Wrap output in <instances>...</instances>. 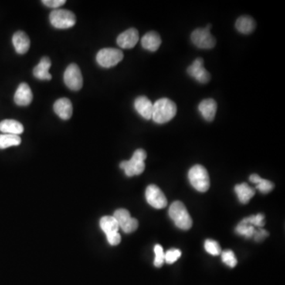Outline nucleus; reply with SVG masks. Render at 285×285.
Listing matches in <instances>:
<instances>
[{"label":"nucleus","mask_w":285,"mask_h":285,"mask_svg":"<svg viewBox=\"0 0 285 285\" xmlns=\"http://www.w3.org/2000/svg\"><path fill=\"white\" fill-rule=\"evenodd\" d=\"M235 191L239 201L244 205L248 204L255 194V188L249 186L247 183H242L239 185H235Z\"/></svg>","instance_id":"obj_21"},{"label":"nucleus","mask_w":285,"mask_h":285,"mask_svg":"<svg viewBox=\"0 0 285 285\" xmlns=\"http://www.w3.org/2000/svg\"><path fill=\"white\" fill-rule=\"evenodd\" d=\"M106 238H107L108 242L112 246H117L121 241V237H120V235L119 233L110 235V236L106 237Z\"/></svg>","instance_id":"obj_34"},{"label":"nucleus","mask_w":285,"mask_h":285,"mask_svg":"<svg viewBox=\"0 0 285 285\" xmlns=\"http://www.w3.org/2000/svg\"><path fill=\"white\" fill-rule=\"evenodd\" d=\"M169 215L176 226L180 229L187 231L193 226V219L182 202L174 201L169 208Z\"/></svg>","instance_id":"obj_2"},{"label":"nucleus","mask_w":285,"mask_h":285,"mask_svg":"<svg viewBox=\"0 0 285 285\" xmlns=\"http://www.w3.org/2000/svg\"><path fill=\"white\" fill-rule=\"evenodd\" d=\"M205 250L210 255L218 256L221 254V248L219 244L216 241L212 239H207L205 242Z\"/></svg>","instance_id":"obj_28"},{"label":"nucleus","mask_w":285,"mask_h":285,"mask_svg":"<svg viewBox=\"0 0 285 285\" xmlns=\"http://www.w3.org/2000/svg\"><path fill=\"white\" fill-rule=\"evenodd\" d=\"M146 158H147V153L144 149H137V151L133 153L131 160L120 163V169L124 170L128 177L140 175L145 170L144 160Z\"/></svg>","instance_id":"obj_3"},{"label":"nucleus","mask_w":285,"mask_h":285,"mask_svg":"<svg viewBox=\"0 0 285 285\" xmlns=\"http://www.w3.org/2000/svg\"><path fill=\"white\" fill-rule=\"evenodd\" d=\"M146 200L149 205L157 209L164 208L167 205V200L164 192L157 185H150L145 192Z\"/></svg>","instance_id":"obj_10"},{"label":"nucleus","mask_w":285,"mask_h":285,"mask_svg":"<svg viewBox=\"0 0 285 285\" xmlns=\"http://www.w3.org/2000/svg\"><path fill=\"white\" fill-rule=\"evenodd\" d=\"M187 73L188 74V76L198 81V83L202 84L208 83L211 79V75L204 67V60L202 58L196 59L192 65L188 67Z\"/></svg>","instance_id":"obj_11"},{"label":"nucleus","mask_w":285,"mask_h":285,"mask_svg":"<svg viewBox=\"0 0 285 285\" xmlns=\"http://www.w3.org/2000/svg\"><path fill=\"white\" fill-rule=\"evenodd\" d=\"M113 217L118 223L119 228L123 230V232L130 234L134 232L138 228V220L132 218L130 212L124 208H120L115 211Z\"/></svg>","instance_id":"obj_9"},{"label":"nucleus","mask_w":285,"mask_h":285,"mask_svg":"<svg viewBox=\"0 0 285 285\" xmlns=\"http://www.w3.org/2000/svg\"><path fill=\"white\" fill-rule=\"evenodd\" d=\"M181 252L178 249H169L165 254V262L168 264H173L181 257Z\"/></svg>","instance_id":"obj_31"},{"label":"nucleus","mask_w":285,"mask_h":285,"mask_svg":"<svg viewBox=\"0 0 285 285\" xmlns=\"http://www.w3.org/2000/svg\"><path fill=\"white\" fill-rule=\"evenodd\" d=\"M123 58H124V54L122 51L113 48L101 49L96 56L98 64L106 69H110L112 67L116 66L117 64L120 63Z\"/></svg>","instance_id":"obj_6"},{"label":"nucleus","mask_w":285,"mask_h":285,"mask_svg":"<svg viewBox=\"0 0 285 285\" xmlns=\"http://www.w3.org/2000/svg\"><path fill=\"white\" fill-rule=\"evenodd\" d=\"M12 43L18 54H25L30 47V40L23 31H18L12 38Z\"/></svg>","instance_id":"obj_16"},{"label":"nucleus","mask_w":285,"mask_h":285,"mask_svg":"<svg viewBox=\"0 0 285 285\" xmlns=\"http://www.w3.org/2000/svg\"><path fill=\"white\" fill-rule=\"evenodd\" d=\"M0 131L5 134L18 135L24 132V127L20 122L15 120H4L0 122Z\"/></svg>","instance_id":"obj_20"},{"label":"nucleus","mask_w":285,"mask_h":285,"mask_svg":"<svg viewBox=\"0 0 285 285\" xmlns=\"http://www.w3.org/2000/svg\"><path fill=\"white\" fill-rule=\"evenodd\" d=\"M235 232L239 235L246 237V239H250L254 236L255 228L252 225H246V224L240 222L235 228Z\"/></svg>","instance_id":"obj_26"},{"label":"nucleus","mask_w":285,"mask_h":285,"mask_svg":"<svg viewBox=\"0 0 285 285\" xmlns=\"http://www.w3.org/2000/svg\"><path fill=\"white\" fill-rule=\"evenodd\" d=\"M162 44V39L158 33L154 31L148 32L141 39V45L146 50L155 52Z\"/></svg>","instance_id":"obj_18"},{"label":"nucleus","mask_w":285,"mask_h":285,"mask_svg":"<svg viewBox=\"0 0 285 285\" xmlns=\"http://www.w3.org/2000/svg\"><path fill=\"white\" fill-rule=\"evenodd\" d=\"M100 228L106 235V237L118 233V223L115 219L114 217L106 215L100 219Z\"/></svg>","instance_id":"obj_22"},{"label":"nucleus","mask_w":285,"mask_h":285,"mask_svg":"<svg viewBox=\"0 0 285 285\" xmlns=\"http://www.w3.org/2000/svg\"><path fill=\"white\" fill-rule=\"evenodd\" d=\"M22 139L19 136L11 134L0 135V149H6L21 144Z\"/></svg>","instance_id":"obj_25"},{"label":"nucleus","mask_w":285,"mask_h":285,"mask_svg":"<svg viewBox=\"0 0 285 285\" xmlns=\"http://www.w3.org/2000/svg\"><path fill=\"white\" fill-rule=\"evenodd\" d=\"M188 179L195 189L201 193L208 191L210 187V178L206 169L201 165H195L188 171Z\"/></svg>","instance_id":"obj_4"},{"label":"nucleus","mask_w":285,"mask_h":285,"mask_svg":"<svg viewBox=\"0 0 285 285\" xmlns=\"http://www.w3.org/2000/svg\"><path fill=\"white\" fill-rule=\"evenodd\" d=\"M200 113L207 121H212L217 111V103L212 99L203 100L198 106Z\"/></svg>","instance_id":"obj_17"},{"label":"nucleus","mask_w":285,"mask_h":285,"mask_svg":"<svg viewBox=\"0 0 285 285\" xmlns=\"http://www.w3.org/2000/svg\"><path fill=\"white\" fill-rule=\"evenodd\" d=\"M49 20L52 26L56 29H69L76 24V17L69 10L56 9L50 13Z\"/></svg>","instance_id":"obj_5"},{"label":"nucleus","mask_w":285,"mask_h":285,"mask_svg":"<svg viewBox=\"0 0 285 285\" xmlns=\"http://www.w3.org/2000/svg\"><path fill=\"white\" fill-rule=\"evenodd\" d=\"M249 181L256 184L257 189H259L262 194H269L274 188V184L269 180L263 179L258 174H252L249 176Z\"/></svg>","instance_id":"obj_24"},{"label":"nucleus","mask_w":285,"mask_h":285,"mask_svg":"<svg viewBox=\"0 0 285 285\" xmlns=\"http://www.w3.org/2000/svg\"><path fill=\"white\" fill-rule=\"evenodd\" d=\"M177 106L171 99L164 98L156 101L153 104L152 117L157 124H165L175 117Z\"/></svg>","instance_id":"obj_1"},{"label":"nucleus","mask_w":285,"mask_h":285,"mask_svg":"<svg viewBox=\"0 0 285 285\" xmlns=\"http://www.w3.org/2000/svg\"><path fill=\"white\" fill-rule=\"evenodd\" d=\"M241 223L262 228L265 225V216H264L263 214L261 213L258 214V215H251V216L246 217L245 219H242Z\"/></svg>","instance_id":"obj_27"},{"label":"nucleus","mask_w":285,"mask_h":285,"mask_svg":"<svg viewBox=\"0 0 285 285\" xmlns=\"http://www.w3.org/2000/svg\"><path fill=\"white\" fill-rule=\"evenodd\" d=\"M237 30L243 35H249L255 30L256 23L255 20L249 16H241L235 22Z\"/></svg>","instance_id":"obj_23"},{"label":"nucleus","mask_w":285,"mask_h":285,"mask_svg":"<svg viewBox=\"0 0 285 285\" xmlns=\"http://www.w3.org/2000/svg\"><path fill=\"white\" fill-rule=\"evenodd\" d=\"M134 107L137 113L146 120L152 117L153 104L145 96H140L135 100Z\"/></svg>","instance_id":"obj_15"},{"label":"nucleus","mask_w":285,"mask_h":285,"mask_svg":"<svg viewBox=\"0 0 285 285\" xmlns=\"http://www.w3.org/2000/svg\"><path fill=\"white\" fill-rule=\"evenodd\" d=\"M42 2L48 8L58 9L59 7L66 4V0H43Z\"/></svg>","instance_id":"obj_32"},{"label":"nucleus","mask_w":285,"mask_h":285,"mask_svg":"<svg viewBox=\"0 0 285 285\" xmlns=\"http://www.w3.org/2000/svg\"><path fill=\"white\" fill-rule=\"evenodd\" d=\"M139 41V32L135 28H130L117 37V43L122 49H133Z\"/></svg>","instance_id":"obj_12"},{"label":"nucleus","mask_w":285,"mask_h":285,"mask_svg":"<svg viewBox=\"0 0 285 285\" xmlns=\"http://www.w3.org/2000/svg\"><path fill=\"white\" fill-rule=\"evenodd\" d=\"M64 81L66 86L72 90L78 91L83 87V79L79 66L72 64L67 68L64 75Z\"/></svg>","instance_id":"obj_8"},{"label":"nucleus","mask_w":285,"mask_h":285,"mask_svg":"<svg viewBox=\"0 0 285 285\" xmlns=\"http://www.w3.org/2000/svg\"><path fill=\"white\" fill-rule=\"evenodd\" d=\"M222 255V261L224 263L226 264L227 266L231 268L236 266L237 259L235 258V254L232 250H225L221 252Z\"/></svg>","instance_id":"obj_30"},{"label":"nucleus","mask_w":285,"mask_h":285,"mask_svg":"<svg viewBox=\"0 0 285 285\" xmlns=\"http://www.w3.org/2000/svg\"><path fill=\"white\" fill-rule=\"evenodd\" d=\"M52 66V62L50 59L47 56L42 58L40 63L34 69V76L37 79L41 80H50L52 76L49 73V69Z\"/></svg>","instance_id":"obj_19"},{"label":"nucleus","mask_w":285,"mask_h":285,"mask_svg":"<svg viewBox=\"0 0 285 285\" xmlns=\"http://www.w3.org/2000/svg\"><path fill=\"white\" fill-rule=\"evenodd\" d=\"M154 250V255H155L154 261V266L157 268L162 267L165 262V253H164V248L162 247L160 245H155Z\"/></svg>","instance_id":"obj_29"},{"label":"nucleus","mask_w":285,"mask_h":285,"mask_svg":"<svg viewBox=\"0 0 285 285\" xmlns=\"http://www.w3.org/2000/svg\"><path fill=\"white\" fill-rule=\"evenodd\" d=\"M14 100L18 106H29L33 101L32 90L29 85L25 83H21L15 92Z\"/></svg>","instance_id":"obj_14"},{"label":"nucleus","mask_w":285,"mask_h":285,"mask_svg":"<svg viewBox=\"0 0 285 285\" xmlns=\"http://www.w3.org/2000/svg\"><path fill=\"white\" fill-rule=\"evenodd\" d=\"M54 112L62 120H69L73 113L72 102L67 98H62L56 101L53 106Z\"/></svg>","instance_id":"obj_13"},{"label":"nucleus","mask_w":285,"mask_h":285,"mask_svg":"<svg viewBox=\"0 0 285 285\" xmlns=\"http://www.w3.org/2000/svg\"><path fill=\"white\" fill-rule=\"evenodd\" d=\"M211 27L212 25H208L206 28H198L192 33L191 40L195 46L202 49H213L216 42L210 33Z\"/></svg>","instance_id":"obj_7"},{"label":"nucleus","mask_w":285,"mask_h":285,"mask_svg":"<svg viewBox=\"0 0 285 285\" xmlns=\"http://www.w3.org/2000/svg\"><path fill=\"white\" fill-rule=\"evenodd\" d=\"M268 236H269V233H268L267 231L262 229V228L258 230V231L255 230V234H254V237H255V241H257V242H261Z\"/></svg>","instance_id":"obj_33"}]
</instances>
